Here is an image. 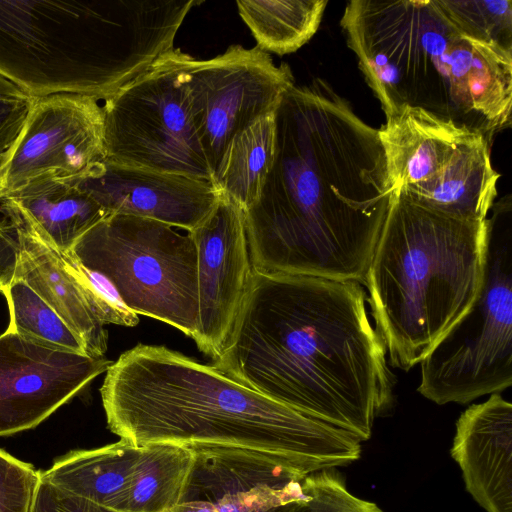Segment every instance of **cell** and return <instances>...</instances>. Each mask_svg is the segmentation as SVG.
<instances>
[{"mask_svg": "<svg viewBox=\"0 0 512 512\" xmlns=\"http://www.w3.org/2000/svg\"><path fill=\"white\" fill-rule=\"evenodd\" d=\"M487 219L454 216L395 193L364 285L390 364L408 371L474 302Z\"/></svg>", "mask_w": 512, "mask_h": 512, "instance_id": "obj_6", "label": "cell"}, {"mask_svg": "<svg viewBox=\"0 0 512 512\" xmlns=\"http://www.w3.org/2000/svg\"><path fill=\"white\" fill-rule=\"evenodd\" d=\"M109 215H131L187 232L203 223L220 194L213 182L104 160L75 177Z\"/></svg>", "mask_w": 512, "mask_h": 512, "instance_id": "obj_17", "label": "cell"}, {"mask_svg": "<svg viewBox=\"0 0 512 512\" xmlns=\"http://www.w3.org/2000/svg\"><path fill=\"white\" fill-rule=\"evenodd\" d=\"M40 472L0 449V512H30Z\"/></svg>", "mask_w": 512, "mask_h": 512, "instance_id": "obj_28", "label": "cell"}, {"mask_svg": "<svg viewBox=\"0 0 512 512\" xmlns=\"http://www.w3.org/2000/svg\"><path fill=\"white\" fill-rule=\"evenodd\" d=\"M1 293L10 313L7 329L53 350L89 356L76 333L26 283L14 280Z\"/></svg>", "mask_w": 512, "mask_h": 512, "instance_id": "obj_24", "label": "cell"}, {"mask_svg": "<svg viewBox=\"0 0 512 512\" xmlns=\"http://www.w3.org/2000/svg\"><path fill=\"white\" fill-rule=\"evenodd\" d=\"M192 0L0 1V75L105 100L174 49Z\"/></svg>", "mask_w": 512, "mask_h": 512, "instance_id": "obj_5", "label": "cell"}, {"mask_svg": "<svg viewBox=\"0 0 512 512\" xmlns=\"http://www.w3.org/2000/svg\"><path fill=\"white\" fill-rule=\"evenodd\" d=\"M141 446L120 439L96 449L74 450L57 459L40 477L50 483L122 512Z\"/></svg>", "mask_w": 512, "mask_h": 512, "instance_id": "obj_20", "label": "cell"}, {"mask_svg": "<svg viewBox=\"0 0 512 512\" xmlns=\"http://www.w3.org/2000/svg\"><path fill=\"white\" fill-rule=\"evenodd\" d=\"M191 58L173 49L104 100L106 160L213 182L190 108Z\"/></svg>", "mask_w": 512, "mask_h": 512, "instance_id": "obj_10", "label": "cell"}, {"mask_svg": "<svg viewBox=\"0 0 512 512\" xmlns=\"http://www.w3.org/2000/svg\"><path fill=\"white\" fill-rule=\"evenodd\" d=\"M466 36L512 53V1L436 0Z\"/></svg>", "mask_w": 512, "mask_h": 512, "instance_id": "obj_25", "label": "cell"}, {"mask_svg": "<svg viewBox=\"0 0 512 512\" xmlns=\"http://www.w3.org/2000/svg\"><path fill=\"white\" fill-rule=\"evenodd\" d=\"M14 280L26 283L60 316L90 357H104L105 323L90 306L63 253L9 198L0 196V292Z\"/></svg>", "mask_w": 512, "mask_h": 512, "instance_id": "obj_16", "label": "cell"}, {"mask_svg": "<svg viewBox=\"0 0 512 512\" xmlns=\"http://www.w3.org/2000/svg\"><path fill=\"white\" fill-rule=\"evenodd\" d=\"M62 253L90 306L105 324L134 327L139 323L138 315L124 304L108 279L84 266L71 251Z\"/></svg>", "mask_w": 512, "mask_h": 512, "instance_id": "obj_27", "label": "cell"}, {"mask_svg": "<svg viewBox=\"0 0 512 512\" xmlns=\"http://www.w3.org/2000/svg\"><path fill=\"white\" fill-rule=\"evenodd\" d=\"M106 159L99 101L80 94L35 99L0 169V196L43 177H78Z\"/></svg>", "mask_w": 512, "mask_h": 512, "instance_id": "obj_12", "label": "cell"}, {"mask_svg": "<svg viewBox=\"0 0 512 512\" xmlns=\"http://www.w3.org/2000/svg\"><path fill=\"white\" fill-rule=\"evenodd\" d=\"M189 233L198 255V323L193 340L215 359L232 333L254 274L244 212L220 195L209 217Z\"/></svg>", "mask_w": 512, "mask_h": 512, "instance_id": "obj_15", "label": "cell"}, {"mask_svg": "<svg viewBox=\"0 0 512 512\" xmlns=\"http://www.w3.org/2000/svg\"><path fill=\"white\" fill-rule=\"evenodd\" d=\"M275 155L274 114L267 115L232 140L214 185L221 196L245 212L258 198Z\"/></svg>", "mask_w": 512, "mask_h": 512, "instance_id": "obj_23", "label": "cell"}, {"mask_svg": "<svg viewBox=\"0 0 512 512\" xmlns=\"http://www.w3.org/2000/svg\"><path fill=\"white\" fill-rule=\"evenodd\" d=\"M340 25L386 117L420 108L490 144L511 126L512 53L463 34L436 0H352Z\"/></svg>", "mask_w": 512, "mask_h": 512, "instance_id": "obj_4", "label": "cell"}, {"mask_svg": "<svg viewBox=\"0 0 512 512\" xmlns=\"http://www.w3.org/2000/svg\"><path fill=\"white\" fill-rule=\"evenodd\" d=\"M308 495L291 512H383L375 503L352 495L335 468L306 477Z\"/></svg>", "mask_w": 512, "mask_h": 512, "instance_id": "obj_26", "label": "cell"}, {"mask_svg": "<svg viewBox=\"0 0 512 512\" xmlns=\"http://www.w3.org/2000/svg\"><path fill=\"white\" fill-rule=\"evenodd\" d=\"M109 430L133 445L233 447L280 458L309 474L346 466L360 441L162 345L137 344L100 388Z\"/></svg>", "mask_w": 512, "mask_h": 512, "instance_id": "obj_3", "label": "cell"}, {"mask_svg": "<svg viewBox=\"0 0 512 512\" xmlns=\"http://www.w3.org/2000/svg\"><path fill=\"white\" fill-rule=\"evenodd\" d=\"M30 512H119L92 502L40 477Z\"/></svg>", "mask_w": 512, "mask_h": 512, "instance_id": "obj_30", "label": "cell"}, {"mask_svg": "<svg viewBox=\"0 0 512 512\" xmlns=\"http://www.w3.org/2000/svg\"><path fill=\"white\" fill-rule=\"evenodd\" d=\"M327 0H238L257 47L278 55L297 51L317 32Z\"/></svg>", "mask_w": 512, "mask_h": 512, "instance_id": "obj_21", "label": "cell"}, {"mask_svg": "<svg viewBox=\"0 0 512 512\" xmlns=\"http://www.w3.org/2000/svg\"><path fill=\"white\" fill-rule=\"evenodd\" d=\"M112 362L53 350L6 329L0 335V436L32 429Z\"/></svg>", "mask_w": 512, "mask_h": 512, "instance_id": "obj_14", "label": "cell"}, {"mask_svg": "<svg viewBox=\"0 0 512 512\" xmlns=\"http://www.w3.org/2000/svg\"><path fill=\"white\" fill-rule=\"evenodd\" d=\"M35 99L0 75V169L17 142Z\"/></svg>", "mask_w": 512, "mask_h": 512, "instance_id": "obj_29", "label": "cell"}, {"mask_svg": "<svg viewBox=\"0 0 512 512\" xmlns=\"http://www.w3.org/2000/svg\"><path fill=\"white\" fill-rule=\"evenodd\" d=\"M451 456L467 491L487 512H512V405L498 393L456 423Z\"/></svg>", "mask_w": 512, "mask_h": 512, "instance_id": "obj_18", "label": "cell"}, {"mask_svg": "<svg viewBox=\"0 0 512 512\" xmlns=\"http://www.w3.org/2000/svg\"><path fill=\"white\" fill-rule=\"evenodd\" d=\"M293 85L290 67L285 63L276 66L257 46L231 45L210 59L191 58L190 108L213 184L234 137L274 114Z\"/></svg>", "mask_w": 512, "mask_h": 512, "instance_id": "obj_11", "label": "cell"}, {"mask_svg": "<svg viewBox=\"0 0 512 512\" xmlns=\"http://www.w3.org/2000/svg\"><path fill=\"white\" fill-rule=\"evenodd\" d=\"M359 282L263 274L213 366L359 441L392 405L393 375Z\"/></svg>", "mask_w": 512, "mask_h": 512, "instance_id": "obj_2", "label": "cell"}, {"mask_svg": "<svg viewBox=\"0 0 512 512\" xmlns=\"http://www.w3.org/2000/svg\"><path fill=\"white\" fill-rule=\"evenodd\" d=\"M192 461L189 447L141 446L122 512H170L180 499Z\"/></svg>", "mask_w": 512, "mask_h": 512, "instance_id": "obj_22", "label": "cell"}, {"mask_svg": "<svg viewBox=\"0 0 512 512\" xmlns=\"http://www.w3.org/2000/svg\"><path fill=\"white\" fill-rule=\"evenodd\" d=\"M61 252H70L88 230L109 214L75 177H43L4 195Z\"/></svg>", "mask_w": 512, "mask_h": 512, "instance_id": "obj_19", "label": "cell"}, {"mask_svg": "<svg viewBox=\"0 0 512 512\" xmlns=\"http://www.w3.org/2000/svg\"><path fill=\"white\" fill-rule=\"evenodd\" d=\"M71 253L108 279L137 315L194 339L198 323V255L189 232L152 219L113 214L88 230Z\"/></svg>", "mask_w": 512, "mask_h": 512, "instance_id": "obj_8", "label": "cell"}, {"mask_svg": "<svg viewBox=\"0 0 512 512\" xmlns=\"http://www.w3.org/2000/svg\"><path fill=\"white\" fill-rule=\"evenodd\" d=\"M189 448L190 472L170 512H291L308 495V474L280 458L233 447Z\"/></svg>", "mask_w": 512, "mask_h": 512, "instance_id": "obj_13", "label": "cell"}, {"mask_svg": "<svg viewBox=\"0 0 512 512\" xmlns=\"http://www.w3.org/2000/svg\"><path fill=\"white\" fill-rule=\"evenodd\" d=\"M418 392L438 405L468 403L512 383L510 205L487 218L484 268L467 312L422 359Z\"/></svg>", "mask_w": 512, "mask_h": 512, "instance_id": "obj_7", "label": "cell"}, {"mask_svg": "<svg viewBox=\"0 0 512 512\" xmlns=\"http://www.w3.org/2000/svg\"><path fill=\"white\" fill-rule=\"evenodd\" d=\"M378 134L396 192L454 216L487 219L500 175L481 133L405 106L386 117Z\"/></svg>", "mask_w": 512, "mask_h": 512, "instance_id": "obj_9", "label": "cell"}, {"mask_svg": "<svg viewBox=\"0 0 512 512\" xmlns=\"http://www.w3.org/2000/svg\"><path fill=\"white\" fill-rule=\"evenodd\" d=\"M274 119L273 165L244 212L254 271L364 285L396 193L378 130L321 78L290 87Z\"/></svg>", "mask_w": 512, "mask_h": 512, "instance_id": "obj_1", "label": "cell"}]
</instances>
